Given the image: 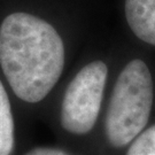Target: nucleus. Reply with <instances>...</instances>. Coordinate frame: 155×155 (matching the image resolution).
Returning a JSON list of instances; mask_svg holds the SVG:
<instances>
[{
  "instance_id": "obj_1",
  "label": "nucleus",
  "mask_w": 155,
  "mask_h": 155,
  "mask_svg": "<svg viewBox=\"0 0 155 155\" xmlns=\"http://www.w3.org/2000/svg\"><path fill=\"white\" fill-rule=\"evenodd\" d=\"M71 56V35L48 12L18 4L0 18V76L24 113L47 111Z\"/></svg>"
},
{
  "instance_id": "obj_2",
  "label": "nucleus",
  "mask_w": 155,
  "mask_h": 155,
  "mask_svg": "<svg viewBox=\"0 0 155 155\" xmlns=\"http://www.w3.org/2000/svg\"><path fill=\"white\" fill-rule=\"evenodd\" d=\"M114 68L105 52L91 53L68 72L47 109L61 144L83 155L97 137Z\"/></svg>"
},
{
  "instance_id": "obj_3",
  "label": "nucleus",
  "mask_w": 155,
  "mask_h": 155,
  "mask_svg": "<svg viewBox=\"0 0 155 155\" xmlns=\"http://www.w3.org/2000/svg\"><path fill=\"white\" fill-rule=\"evenodd\" d=\"M155 84L148 63L131 58L114 68L90 155H120L150 125Z\"/></svg>"
},
{
  "instance_id": "obj_4",
  "label": "nucleus",
  "mask_w": 155,
  "mask_h": 155,
  "mask_svg": "<svg viewBox=\"0 0 155 155\" xmlns=\"http://www.w3.org/2000/svg\"><path fill=\"white\" fill-rule=\"evenodd\" d=\"M123 15L133 36L155 47V0H123Z\"/></svg>"
},
{
  "instance_id": "obj_5",
  "label": "nucleus",
  "mask_w": 155,
  "mask_h": 155,
  "mask_svg": "<svg viewBox=\"0 0 155 155\" xmlns=\"http://www.w3.org/2000/svg\"><path fill=\"white\" fill-rule=\"evenodd\" d=\"M16 105L9 90L0 76V155L17 153Z\"/></svg>"
},
{
  "instance_id": "obj_6",
  "label": "nucleus",
  "mask_w": 155,
  "mask_h": 155,
  "mask_svg": "<svg viewBox=\"0 0 155 155\" xmlns=\"http://www.w3.org/2000/svg\"><path fill=\"white\" fill-rule=\"evenodd\" d=\"M120 155H155V124H150Z\"/></svg>"
},
{
  "instance_id": "obj_7",
  "label": "nucleus",
  "mask_w": 155,
  "mask_h": 155,
  "mask_svg": "<svg viewBox=\"0 0 155 155\" xmlns=\"http://www.w3.org/2000/svg\"><path fill=\"white\" fill-rule=\"evenodd\" d=\"M15 155H83L63 144L55 145H35L27 150H17Z\"/></svg>"
}]
</instances>
